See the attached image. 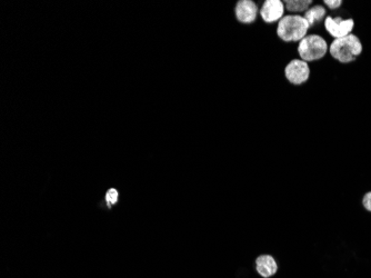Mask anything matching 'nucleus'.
Instances as JSON below:
<instances>
[{
    "label": "nucleus",
    "mask_w": 371,
    "mask_h": 278,
    "mask_svg": "<svg viewBox=\"0 0 371 278\" xmlns=\"http://www.w3.org/2000/svg\"><path fill=\"white\" fill-rule=\"evenodd\" d=\"M364 42L356 33L334 39L329 45V56L340 65H351L364 54Z\"/></svg>",
    "instance_id": "nucleus-1"
},
{
    "label": "nucleus",
    "mask_w": 371,
    "mask_h": 278,
    "mask_svg": "<svg viewBox=\"0 0 371 278\" xmlns=\"http://www.w3.org/2000/svg\"><path fill=\"white\" fill-rule=\"evenodd\" d=\"M309 31L310 27L304 17L291 13H286L276 27L277 37L286 44H299Z\"/></svg>",
    "instance_id": "nucleus-2"
},
{
    "label": "nucleus",
    "mask_w": 371,
    "mask_h": 278,
    "mask_svg": "<svg viewBox=\"0 0 371 278\" xmlns=\"http://www.w3.org/2000/svg\"><path fill=\"white\" fill-rule=\"evenodd\" d=\"M330 40L318 33H308L297 47L299 58L308 64L320 61L329 55Z\"/></svg>",
    "instance_id": "nucleus-3"
},
{
    "label": "nucleus",
    "mask_w": 371,
    "mask_h": 278,
    "mask_svg": "<svg viewBox=\"0 0 371 278\" xmlns=\"http://www.w3.org/2000/svg\"><path fill=\"white\" fill-rule=\"evenodd\" d=\"M323 28L331 40L339 39V38L354 33L356 21L353 17L328 15L323 21Z\"/></svg>",
    "instance_id": "nucleus-4"
},
{
    "label": "nucleus",
    "mask_w": 371,
    "mask_h": 278,
    "mask_svg": "<svg viewBox=\"0 0 371 278\" xmlns=\"http://www.w3.org/2000/svg\"><path fill=\"white\" fill-rule=\"evenodd\" d=\"M284 78L292 86H302L310 79L311 69L308 62L300 58H296L289 62L283 69Z\"/></svg>",
    "instance_id": "nucleus-5"
},
{
    "label": "nucleus",
    "mask_w": 371,
    "mask_h": 278,
    "mask_svg": "<svg viewBox=\"0 0 371 278\" xmlns=\"http://www.w3.org/2000/svg\"><path fill=\"white\" fill-rule=\"evenodd\" d=\"M260 7L254 0H238L234 6V15L238 23L250 26L259 19Z\"/></svg>",
    "instance_id": "nucleus-6"
},
{
    "label": "nucleus",
    "mask_w": 371,
    "mask_h": 278,
    "mask_svg": "<svg viewBox=\"0 0 371 278\" xmlns=\"http://www.w3.org/2000/svg\"><path fill=\"white\" fill-rule=\"evenodd\" d=\"M286 15L283 0H265L261 3L259 17L267 25H277Z\"/></svg>",
    "instance_id": "nucleus-7"
},
{
    "label": "nucleus",
    "mask_w": 371,
    "mask_h": 278,
    "mask_svg": "<svg viewBox=\"0 0 371 278\" xmlns=\"http://www.w3.org/2000/svg\"><path fill=\"white\" fill-rule=\"evenodd\" d=\"M255 268L258 275L263 278H271L279 271L278 262L271 254H260L255 260Z\"/></svg>",
    "instance_id": "nucleus-8"
},
{
    "label": "nucleus",
    "mask_w": 371,
    "mask_h": 278,
    "mask_svg": "<svg viewBox=\"0 0 371 278\" xmlns=\"http://www.w3.org/2000/svg\"><path fill=\"white\" fill-rule=\"evenodd\" d=\"M327 16L328 10L322 3H313L312 6L303 13V17L308 21L310 29H312L313 27L323 23Z\"/></svg>",
    "instance_id": "nucleus-9"
},
{
    "label": "nucleus",
    "mask_w": 371,
    "mask_h": 278,
    "mask_svg": "<svg viewBox=\"0 0 371 278\" xmlns=\"http://www.w3.org/2000/svg\"><path fill=\"white\" fill-rule=\"evenodd\" d=\"M313 0H283L286 11L291 15H301L313 4Z\"/></svg>",
    "instance_id": "nucleus-10"
},
{
    "label": "nucleus",
    "mask_w": 371,
    "mask_h": 278,
    "mask_svg": "<svg viewBox=\"0 0 371 278\" xmlns=\"http://www.w3.org/2000/svg\"><path fill=\"white\" fill-rule=\"evenodd\" d=\"M104 199H106V204H107L108 208H110L111 206L116 205L118 203V199H119L118 190L115 189V188H110L106 193V197H104Z\"/></svg>",
    "instance_id": "nucleus-11"
},
{
    "label": "nucleus",
    "mask_w": 371,
    "mask_h": 278,
    "mask_svg": "<svg viewBox=\"0 0 371 278\" xmlns=\"http://www.w3.org/2000/svg\"><path fill=\"white\" fill-rule=\"evenodd\" d=\"M322 3H323V6L329 10V12L331 11L336 12L339 10V9H341L342 6H344V1H341V0H323Z\"/></svg>",
    "instance_id": "nucleus-12"
},
{
    "label": "nucleus",
    "mask_w": 371,
    "mask_h": 278,
    "mask_svg": "<svg viewBox=\"0 0 371 278\" xmlns=\"http://www.w3.org/2000/svg\"><path fill=\"white\" fill-rule=\"evenodd\" d=\"M361 204H363V207L366 212L371 213V190L366 191L364 194L363 198H361Z\"/></svg>",
    "instance_id": "nucleus-13"
}]
</instances>
